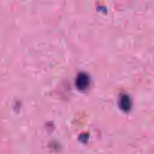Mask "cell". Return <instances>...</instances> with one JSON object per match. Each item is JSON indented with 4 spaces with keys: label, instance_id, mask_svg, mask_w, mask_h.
Wrapping results in <instances>:
<instances>
[{
    "label": "cell",
    "instance_id": "obj_1",
    "mask_svg": "<svg viewBox=\"0 0 154 154\" xmlns=\"http://www.w3.org/2000/svg\"><path fill=\"white\" fill-rule=\"evenodd\" d=\"M75 84L78 90L81 91L86 90L90 84L89 76L84 73H79L76 78Z\"/></svg>",
    "mask_w": 154,
    "mask_h": 154
},
{
    "label": "cell",
    "instance_id": "obj_2",
    "mask_svg": "<svg viewBox=\"0 0 154 154\" xmlns=\"http://www.w3.org/2000/svg\"><path fill=\"white\" fill-rule=\"evenodd\" d=\"M132 102L129 97L126 94H123L119 100V106L122 110L127 112L131 109Z\"/></svg>",
    "mask_w": 154,
    "mask_h": 154
}]
</instances>
